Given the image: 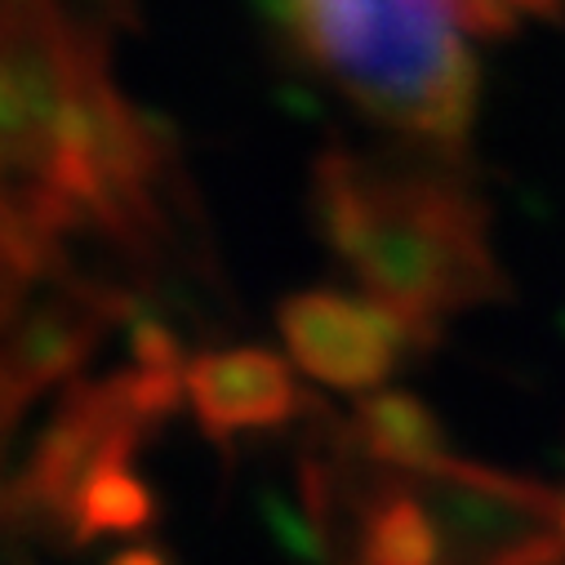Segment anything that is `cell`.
Returning a JSON list of instances; mask_svg holds the SVG:
<instances>
[{
    "label": "cell",
    "instance_id": "6da1fadb",
    "mask_svg": "<svg viewBox=\"0 0 565 565\" xmlns=\"http://www.w3.org/2000/svg\"><path fill=\"white\" fill-rule=\"evenodd\" d=\"M317 223L370 299L414 321H441L503 295L486 210L446 174L379 170L326 152L312 174Z\"/></svg>",
    "mask_w": 565,
    "mask_h": 565
},
{
    "label": "cell",
    "instance_id": "7a4b0ae2",
    "mask_svg": "<svg viewBox=\"0 0 565 565\" xmlns=\"http://www.w3.org/2000/svg\"><path fill=\"white\" fill-rule=\"evenodd\" d=\"M286 41L374 120L433 152H459L477 67L455 0H263Z\"/></svg>",
    "mask_w": 565,
    "mask_h": 565
},
{
    "label": "cell",
    "instance_id": "3957f363",
    "mask_svg": "<svg viewBox=\"0 0 565 565\" xmlns=\"http://www.w3.org/2000/svg\"><path fill=\"white\" fill-rule=\"evenodd\" d=\"M103 32L63 0H6V67H0V134L6 188L54 192L67 157V125Z\"/></svg>",
    "mask_w": 565,
    "mask_h": 565
},
{
    "label": "cell",
    "instance_id": "277c9868",
    "mask_svg": "<svg viewBox=\"0 0 565 565\" xmlns=\"http://www.w3.org/2000/svg\"><path fill=\"white\" fill-rule=\"evenodd\" d=\"M423 503L441 565H561L565 525L556 499L543 481L494 472L468 459H441L437 468L401 477Z\"/></svg>",
    "mask_w": 565,
    "mask_h": 565
},
{
    "label": "cell",
    "instance_id": "5b68a950",
    "mask_svg": "<svg viewBox=\"0 0 565 565\" xmlns=\"http://www.w3.org/2000/svg\"><path fill=\"white\" fill-rule=\"evenodd\" d=\"M148 428L152 418L138 409L125 374L107 383H72V392L45 423V433L36 437L28 468L10 481L6 494L10 525H28L36 534H58L76 543L72 525L85 481L98 468L129 459Z\"/></svg>",
    "mask_w": 565,
    "mask_h": 565
},
{
    "label": "cell",
    "instance_id": "8992f818",
    "mask_svg": "<svg viewBox=\"0 0 565 565\" xmlns=\"http://www.w3.org/2000/svg\"><path fill=\"white\" fill-rule=\"evenodd\" d=\"M120 317H134L125 295L81 280L63 267L32 276L23 286H6V365H0L6 401L0 405H6L10 428L32 396L76 374L103 330Z\"/></svg>",
    "mask_w": 565,
    "mask_h": 565
},
{
    "label": "cell",
    "instance_id": "52a82bcc",
    "mask_svg": "<svg viewBox=\"0 0 565 565\" xmlns=\"http://www.w3.org/2000/svg\"><path fill=\"white\" fill-rule=\"evenodd\" d=\"M295 365L339 392H379V383L437 339L433 321L392 312L379 299H348L334 290H308L276 312Z\"/></svg>",
    "mask_w": 565,
    "mask_h": 565
},
{
    "label": "cell",
    "instance_id": "ba28073f",
    "mask_svg": "<svg viewBox=\"0 0 565 565\" xmlns=\"http://www.w3.org/2000/svg\"><path fill=\"white\" fill-rule=\"evenodd\" d=\"M188 405L205 437L232 441L236 433L280 428L303 405L295 370L267 348H223L188 361Z\"/></svg>",
    "mask_w": 565,
    "mask_h": 565
},
{
    "label": "cell",
    "instance_id": "9c48e42d",
    "mask_svg": "<svg viewBox=\"0 0 565 565\" xmlns=\"http://www.w3.org/2000/svg\"><path fill=\"white\" fill-rule=\"evenodd\" d=\"M348 433L370 463H379L396 477H418V472L437 468L441 459H450L437 414L409 392L387 387V392L361 396Z\"/></svg>",
    "mask_w": 565,
    "mask_h": 565
},
{
    "label": "cell",
    "instance_id": "30bf717a",
    "mask_svg": "<svg viewBox=\"0 0 565 565\" xmlns=\"http://www.w3.org/2000/svg\"><path fill=\"white\" fill-rule=\"evenodd\" d=\"M157 516V499L152 490L134 477L129 459H116L107 468H98L81 499H76V525H72V539L76 543H89L98 534H138L148 530Z\"/></svg>",
    "mask_w": 565,
    "mask_h": 565
},
{
    "label": "cell",
    "instance_id": "8fae6325",
    "mask_svg": "<svg viewBox=\"0 0 565 565\" xmlns=\"http://www.w3.org/2000/svg\"><path fill=\"white\" fill-rule=\"evenodd\" d=\"M129 352H134V365H138V370L188 374L179 339H174L170 326L157 321V317H143V312H134V317H129Z\"/></svg>",
    "mask_w": 565,
    "mask_h": 565
},
{
    "label": "cell",
    "instance_id": "7c38bea8",
    "mask_svg": "<svg viewBox=\"0 0 565 565\" xmlns=\"http://www.w3.org/2000/svg\"><path fill=\"white\" fill-rule=\"evenodd\" d=\"M107 565H170V561H166V552H157V547H125V552H116Z\"/></svg>",
    "mask_w": 565,
    "mask_h": 565
},
{
    "label": "cell",
    "instance_id": "4fadbf2b",
    "mask_svg": "<svg viewBox=\"0 0 565 565\" xmlns=\"http://www.w3.org/2000/svg\"><path fill=\"white\" fill-rule=\"evenodd\" d=\"M516 14H534V19H561L565 0H508Z\"/></svg>",
    "mask_w": 565,
    "mask_h": 565
},
{
    "label": "cell",
    "instance_id": "5bb4252c",
    "mask_svg": "<svg viewBox=\"0 0 565 565\" xmlns=\"http://www.w3.org/2000/svg\"><path fill=\"white\" fill-rule=\"evenodd\" d=\"M561 525H565V508H561Z\"/></svg>",
    "mask_w": 565,
    "mask_h": 565
}]
</instances>
